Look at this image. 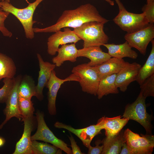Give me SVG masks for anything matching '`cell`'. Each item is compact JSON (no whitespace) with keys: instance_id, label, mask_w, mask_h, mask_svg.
<instances>
[{"instance_id":"obj_1","label":"cell","mask_w":154,"mask_h":154,"mask_svg":"<svg viewBox=\"0 0 154 154\" xmlns=\"http://www.w3.org/2000/svg\"><path fill=\"white\" fill-rule=\"evenodd\" d=\"M109 21L100 14L94 6L88 3L74 9L64 10L56 23L51 26L43 28H33V30L35 33H54L65 27L75 28L90 21L105 24Z\"/></svg>"},{"instance_id":"obj_2","label":"cell","mask_w":154,"mask_h":154,"mask_svg":"<svg viewBox=\"0 0 154 154\" xmlns=\"http://www.w3.org/2000/svg\"><path fill=\"white\" fill-rule=\"evenodd\" d=\"M44 0H36L30 3L26 0L28 5L25 8L20 9L13 5L6 0L0 1V8L3 11L11 13L15 16L22 24L27 38L32 39L34 37L33 25L36 21L33 20L34 12L39 4Z\"/></svg>"},{"instance_id":"obj_3","label":"cell","mask_w":154,"mask_h":154,"mask_svg":"<svg viewBox=\"0 0 154 154\" xmlns=\"http://www.w3.org/2000/svg\"><path fill=\"white\" fill-rule=\"evenodd\" d=\"M104 24L97 21H90L74 29L73 31L83 40V48L100 46L107 43L109 40L104 31Z\"/></svg>"},{"instance_id":"obj_4","label":"cell","mask_w":154,"mask_h":154,"mask_svg":"<svg viewBox=\"0 0 154 154\" xmlns=\"http://www.w3.org/2000/svg\"><path fill=\"white\" fill-rule=\"evenodd\" d=\"M146 99L140 92L134 102L125 106L122 117L137 122L145 128L146 134L151 135L153 116L147 112Z\"/></svg>"},{"instance_id":"obj_5","label":"cell","mask_w":154,"mask_h":154,"mask_svg":"<svg viewBox=\"0 0 154 154\" xmlns=\"http://www.w3.org/2000/svg\"><path fill=\"white\" fill-rule=\"evenodd\" d=\"M72 72L78 77V82L83 92L97 95L100 80L92 67L88 63L81 64L74 67Z\"/></svg>"},{"instance_id":"obj_6","label":"cell","mask_w":154,"mask_h":154,"mask_svg":"<svg viewBox=\"0 0 154 154\" xmlns=\"http://www.w3.org/2000/svg\"><path fill=\"white\" fill-rule=\"evenodd\" d=\"M125 142L132 154H151L154 147V136L135 133L127 128L124 131Z\"/></svg>"},{"instance_id":"obj_7","label":"cell","mask_w":154,"mask_h":154,"mask_svg":"<svg viewBox=\"0 0 154 154\" xmlns=\"http://www.w3.org/2000/svg\"><path fill=\"white\" fill-rule=\"evenodd\" d=\"M113 21L121 29L128 33L137 31L149 24L144 13L135 14L129 12L126 9L119 10Z\"/></svg>"},{"instance_id":"obj_8","label":"cell","mask_w":154,"mask_h":154,"mask_svg":"<svg viewBox=\"0 0 154 154\" xmlns=\"http://www.w3.org/2000/svg\"><path fill=\"white\" fill-rule=\"evenodd\" d=\"M37 128L35 133L31 137V140H40L52 144L67 154H72V150L63 141L58 138L46 125L44 114L37 110L36 113Z\"/></svg>"},{"instance_id":"obj_9","label":"cell","mask_w":154,"mask_h":154,"mask_svg":"<svg viewBox=\"0 0 154 154\" xmlns=\"http://www.w3.org/2000/svg\"><path fill=\"white\" fill-rule=\"evenodd\" d=\"M124 38L132 48H136L142 54L145 55L149 44L154 38V24H149L137 31L127 33Z\"/></svg>"},{"instance_id":"obj_10","label":"cell","mask_w":154,"mask_h":154,"mask_svg":"<svg viewBox=\"0 0 154 154\" xmlns=\"http://www.w3.org/2000/svg\"><path fill=\"white\" fill-rule=\"evenodd\" d=\"M69 81L78 82L79 78L76 75L72 73L66 78L61 79L57 76L54 70L52 71L46 86L48 89V110L50 115H54L56 114V101L58 92L62 84Z\"/></svg>"},{"instance_id":"obj_11","label":"cell","mask_w":154,"mask_h":154,"mask_svg":"<svg viewBox=\"0 0 154 154\" xmlns=\"http://www.w3.org/2000/svg\"><path fill=\"white\" fill-rule=\"evenodd\" d=\"M63 29V31L60 30L54 32L48 38L47 51L49 55L52 56L55 55L60 45L68 43L75 44L81 40L69 27Z\"/></svg>"},{"instance_id":"obj_12","label":"cell","mask_w":154,"mask_h":154,"mask_svg":"<svg viewBox=\"0 0 154 154\" xmlns=\"http://www.w3.org/2000/svg\"><path fill=\"white\" fill-rule=\"evenodd\" d=\"M22 77L21 75H19L15 78L13 87L5 102L6 106L3 110V113L5 118L0 125V129H2L4 125L12 117H16L19 121L22 119L18 108V91Z\"/></svg>"},{"instance_id":"obj_13","label":"cell","mask_w":154,"mask_h":154,"mask_svg":"<svg viewBox=\"0 0 154 154\" xmlns=\"http://www.w3.org/2000/svg\"><path fill=\"white\" fill-rule=\"evenodd\" d=\"M119 116L113 117H103L99 119L97 124L105 131L106 137L102 141H107L117 134L129 120Z\"/></svg>"},{"instance_id":"obj_14","label":"cell","mask_w":154,"mask_h":154,"mask_svg":"<svg viewBox=\"0 0 154 154\" xmlns=\"http://www.w3.org/2000/svg\"><path fill=\"white\" fill-rule=\"evenodd\" d=\"M54 127L59 129H64L72 132L82 141L83 144L88 148L90 145L94 137L101 132L102 129L97 124L91 125L86 127L76 129L71 126L67 125L59 121L54 124Z\"/></svg>"},{"instance_id":"obj_15","label":"cell","mask_w":154,"mask_h":154,"mask_svg":"<svg viewBox=\"0 0 154 154\" xmlns=\"http://www.w3.org/2000/svg\"><path fill=\"white\" fill-rule=\"evenodd\" d=\"M24 124L23 132L20 140L17 142L13 154H33L31 149V134L35 124V117L22 119Z\"/></svg>"},{"instance_id":"obj_16","label":"cell","mask_w":154,"mask_h":154,"mask_svg":"<svg viewBox=\"0 0 154 154\" xmlns=\"http://www.w3.org/2000/svg\"><path fill=\"white\" fill-rule=\"evenodd\" d=\"M141 66L136 62L129 63L116 74L115 84L120 90L124 92L126 91L129 84L136 81L139 69Z\"/></svg>"},{"instance_id":"obj_17","label":"cell","mask_w":154,"mask_h":154,"mask_svg":"<svg viewBox=\"0 0 154 154\" xmlns=\"http://www.w3.org/2000/svg\"><path fill=\"white\" fill-rule=\"evenodd\" d=\"M38 60L40 70L38 78V83L36 86V94L35 96L39 101L42 100L44 96L43 90L50 77L52 71L54 70L56 66L54 64L44 61L40 54H37Z\"/></svg>"},{"instance_id":"obj_18","label":"cell","mask_w":154,"mask_h":154,"mask_svg":"<svg viewBox=\"0 0 154 154\" xmlns=\"http://www.w3.org/2000/svg\"><path fill=\"white\" fill-rule=\"evenodd\" d=\"M123 59L111 57L102 64L92 67L100 79L114 74H117L129 64Z\"/></svg>"},{"instance_id":"obj_19","label":"cell","mask_w":154,"mask_h":154,"mask_svg":"<svg viewBox=\"0 0 154 154\" xmlns=\"http://www.w3.org/2000/svg\"><path fill=\"white\" fill-rule=\"evenodd\" d=\"M84 57L90 61L87 63L93 67L100 65L111 58L108 53L103 52L100 46H90L78 49V57Z\"/></svg>"},{"instance_id":"obj_20","label":"cell","mask_w":154,"mask_h":154,"mask_svg":"<svg viewBox=\"0 0 154 154\" xmlns=\"http://www.w3.org/2000/svg\"><path fill=\"white\" fill-rule=\"evenodd\" d=\"M103 46L107 48L108 53L111 57L120 59L128 57L135 59L138 56L137 53L132 49V47L126 41L122 44H116L107 43L104 44Z\"/></svg>"},{"instance_id":"obj_21","label":"cell","mask_w":154,"mask_h":154,"mask_svg":"<svg viewBox=\"0 0 154 154\" xmlns=\"http://www.w3.org/2000/svg\"><path fill=\"white\" fill-rule=\"evenodd\" d=\"M57 52V56L52 59L53 63L56 67H60L65 61L74 62L76 61L78 49L75 43L62 45L59 48Z\"/></svg>"},{"instance_id":"obj_22","label":"cell","mask_w":154,"mask_h":154,"mask_svg":"<svg viewBox=\"0 0 154 154\" xmlns=\"http://www.w3.org/2000/svg\"><path fill=\"white\" fill-rule=\"evenodd\" d=\"M116 74L107 76L100 81L97 93L98 99L109 94H117L119 93L118 88L115 84Z\"/></svg>"},{"instance_id":"obj_23","label":"cell","mask_w":154,"mask_h":154,"mask_svg":"<svg viewBox=\"0 0 154 154\" xmlns=\"http://www.w3.org/2000/svg\"><path fill=\"white\" fill-rule=\"evenodd\" d=\"M152 48L150 54L144 65L139 69L136 81L140 85L145 80L154 74V40L151 41Z\"/></svg>"},{"instance_id":"obj_24","label":"cell","mask_w":154,"mask_h":154,"mask_svg":"<svg viewBox=\"0 0 154 154\" xmlns=\"http://www.w3.org/2000/svg\"><path fill=\"white\" fill-rule=\"evenodd\" d=\"M124 131H121L111 139L107 141H102L104 147L102 154H119L125 142Z\"/></svg>"},{"instance_id":"obj_25","label":"cell","mask_w":154,"mask_h":154,"mask_svg":"<svg viewBox=\"0 0 154 154\" xmlns=\"http://www.w3.org/2000/svg\"><path fill=\"white\" fill-rule=\"evenodd\" d=\"M16 71L13 60L7 55L0 53V81L5 78H13Z\"/></svg>"},{"instance_id":"obj_26","label":"cell","mask_w":154,"mask_h":154,"mask_svg":"<svg viewBox=\"0 0 154 154\" xmlns=\"http://www.w3.org/2000/svg\"><path fill=\"white\" fill-rule=\"evenodd\" d=\"M35 81L30 76L25 75L22 77L18 89V96L31 99L36 94Z\"/></svg>"},{"instance_id":"obj_27","label":"cell","mask_w":154,"mask_h":154,"mask_svg":"<svg viewBox=\"0 0 154 154\" xmlns=\"http://www.w3.org/2000/svg\"><path fill=\"white\" fill-rule=\"evenodd\" d=\"M31 147L33 154H60L62 150L56 146L46 142L31 141Z\"/></svg>"},{"instance_id":"obj_28","label":"cell","mask_w":154,"mask_h":154,"mask_svg":"<svg viewBox=\"0 0 154 154\" xmlns=\"http://www.w3.org/2000/svg\"><path fill=\"white\" fill-rule=\"evenodd\" d=\"M18 108L22 118L24 119L33 116L35 109L31 99L18 96Z\"/></svg>"},{"instance_id":"obj_29","label":"cell","mask_w":154,"mask_h":154,"mask_svg":"<svg viewBox=\"0 0 154 154\" xmlns=\"http://www.w3.org/2000/svg\"><path fill=\"white\" fill-rule=\"evenodd\" d=\"M15 82V77L13 78L3 79V82L4 85L0 89V103L6 102L13 87Z\"/></svg>"},{"instance_id":"obj_30","label":"cell","mask_w":154,"mask_h":154,"mask_svg":"<svg viewBox=\"0 0 154 154\" xmlns=\"http://www.w3.org/2000/svg\"><path fill=\"white\" fill-rule=\"evenodd\" d=\"M140 86V92L146 98L154 96V74L147 78Z\"/></svg>"},{"instance_id":"obj_31","label":"cell","mask_w":154,"mask_h":154,"mask_svg":"<svg viewBox=\"0 0 154 154\" xmlns=\"http://www.w3.org/2000/svg\"><path fill=\"white\" fill-rule=\"evenodd\" d=\"M10 14L0 9V31L4 36L9 37H11L13 34L5 27L4 22Z\"/></svg>"},{"instance_id":"obj_32","label":"cell","mask_w":154,"mask_h":154,"mask_svg":"<svg viewBox=\"0 0 154 154\" xmlns=\"http://www.w3.org/2000/svg\"><path fill=\"white\" fill-rule=\"evenodd\" d=\"M142 10L145 14L149 24L154 23V2L147 3L142 7Z\"/></svg>"},{"instance_id":"obj_33","label":"cell","mask_w":154,"mask_h":154,"mask_svg":"<svg viewBox=\"0 0 154 154\" xmlns=\"http://www.w3.org/2000/svg\"><path fill=\"white\" fill-rule=\"evenodd\" d=\"M102 143V141L98 139L95 142V147H92L90 145L88 148V154H101L103 150L104 146L102 145L100 146L99 145Z\"/></svg>"},{"instance_id":"obj_34","label":"cell","mask_w":154,"mask_h":154,"mask_svg":"<svg viewBox=\"0 0 154 154\" xmlns=\"http://www.w3.org/2000/svg\"><path fill=\"white\" fill-rule=\"evenodd\" d=\"M69 138L71 143V146L72 148V154H82L83 153L81 151L79 147L77 145L76 142L73 136L71 135L68 136Z\"/></svg>"},{"instance_id":"obj_35","label":"cell","mask_w":154,"mask_h":154,"mask_svg":"<svg viewBox=\"0 0 154 154\" xmlns=\"http://www.w3.org/2000/svg\"><path fill=\"white\" fill-rule=\"evenodd\" d=\"M120 154H132L131 152L125 142L122 147L120 153Z\"/></svg>"},{"instance_id":"obj_36","label":"cell","mask_w":154,"mask_h":154,"mask_svg":"<svg viewBox=\"0 0 154 154\" xmlns=\"http://www.w3.org/2000/svg\"><path fill=\"white\" fill-rule=\"evenodd\" d=\"M118 5L119 10L125 9L119 0H115Z\"/></svg>"},{"instance_id":"obj_37","label":"cell","mask_w":154,"mask_h":154,"mask_svg":"<svg viewBox=\"0 0 154 154\" xmlns=\"http://www.w3.org/2000/svg\"><path fill=\"white\" fill-rule=\"evenodd\" d=\"M5 142V139L3 137L0 136V147L3 146Z\"/></svg>"},{"instance_id":"obj_38","label":"cell","mask_w":154,"mask_h":154,"mask_svg":"<svg viewBox=\"0 0 154 154\" xmlns=\"http://www.w3.org/2000/svg\"><path fill=\"white\" fill-rule=\"evenodd\" d=\"M107 2L110 5L113 6L114 4V2L112 0H104Z\"/></svg>"},{"instance_id":"obj_39","label":"cell","mask_w":154,"mask_h":154,"mask_svg":"<svg viewBox=\"0 0 154 154\" xmlns=\"http://www.w3.org/2000/svg\"><path fill=\"white\" fill-rule=\"evenodd\" d=\"M153 2H154V0H147V3H149Z\"/></svg>"},{"instance_id":"obj_40","label":"cell","mask_w":154,"mask_h":154,"mask_svg":"<svg viewBox=\"0 0 154 154\" xmlns=\"http://www.w3.org/2000/svg\"><path fill=\"white\" fill-rule=\"evenodd\" d=\"M6 0L7 1H8V2H10V0Z\"/></svg>"}]
</instances>
